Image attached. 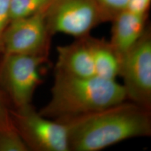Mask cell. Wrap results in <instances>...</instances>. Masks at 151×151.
<instances>
[{"instance_id":"6da1fadb","label":"cell","mask_w":151,"mask_h":151,"mask_svg":"<svg viewBox=\"0 0 151 151\" xmlns=\"http://www.w3.org/2000/svg\"><path fill=\"white\" fill-rule=\"evenodd\" d=\"M55 120L67 128L69 151H98L126 139L151 135L150 110L127 100Z\"/></svg>"},{"instance_id":"7a4b0ae2","label":"cell","mask_w":151,"mask_h":151,"mask_svg":"<svg viewBox=\"0 0 151 151\" xmlns=\"http://www.w3.org/2000/svg\"><path fill=\"white\" fill-rule=\"evenodd\" d=\"M127 100L123 86L101 77H78L55 70L51 98L39 111L52 120L101 110Z\"/></svg>"},{"instance_id":"3957f363","label":"cell","mask_w":151,"mask_h":151,"mask_svg":"<svg viewBox=\"0 0 151 151\" xmlns=\"http://www.w3.org/2000/svg\"><path fill=\"white\" fill-rule=\"evenodd\" d=\"M48 56L4 55L0 64V82L16 109L30 105L37 88L42 82L40 69Z\"/></svg>"},{"instance_id":"277c9868","label":"cell","mask_w":151,"mask_h":151,"mask_svg":"<svg viewBox=\"0 0 151 151\" xmlns=\"http://www.w3.org/2000/svg\"><path fill=\"white\" fill-rule=\"evenodd\" d=\"M9 111L15 128L29 150L69 151L64 124L43 116L32 104Z\"/></svg>"},{"instance_id":"5b68a950","label":"cell","mask_w":151,"mask_h":151,"mask_svg":"<svg viewBox=\"0 0 151 151\" xmlns=\"http://www.w3.org/2000/svg\"><path fill=\"white\" fill-rule=\"evenodd\" d=\"M127 100L151 110V32L146 30L120 60Z\"/></svg>"},{"instance_id":"8992f818","label":"cell","mask_w":151,"mask_h":151,"mask_svg":"<svg viewBox=\"0 0 151 151\" xmlns=\"http://www.w3.org/2000/svg\"><path fill=\"white\" fill-rule=\"evenodd\" d=\"M45 14L52 36L63 33L77 39L103 22L96 0H50Z\"/></svg>"},{"instance_id":"52a82bcc","label":"cell","mask_w":151,"mask_h":151,"mask_svg":"<svg viewBox=\"0 0 151 151\" xmlns=\"http://www.w3.org/2000/svg\"><path fill=\"white\" fill-rule=\"evenodd\" d=\"M45 11L11 20L3 36L4 55L48 56L52 35L47 27Z\"/></svg>"},{"instance_id":"ba28073f","label":"cell","mask_w":151,"mask_h":151,"mask_svg":"<svg viewBox=\"0 0 151 151\" xmlns=\"http://www.w3.org/2000/svg\"><path fill=\"white\" fill-rule=\"evenodd\" d=\"M88 36L77 38L70 44L57 47L58 60L55 70L78 77L97 76Z\"/></svg>"},{"instance_id":"9c48e42d","label":"cell","mask_w":151,"mask_h":151,"mask_svg":"<svg viewBox=\"0 0 151 151\" xmlns=\"http://www.w3.org/2000/svg\"><path fill=\"white\" fill-rule=\"evenodd\" d=\"M148 15H137L125 10L112 20L111 43L121 60L146 30Z\"/></svg>"},{"instance_id":"30bf717a","label":"cell","mask_w":151,"mask_h":151,"mask_svg":"<svg viewBox=\"0 0 151 151\" xmlns=\"http://www.w3.org/2000/svg\"><path fill=\"white\" fill-rule=\"evenodd\" d=\"M96 75L107 80L116 81L119 76L120 60L111 43L105 39L88 36Z\"/></svg>"},{"instance_id":"8fae6325","label":"cell","mask_w":151,"mask_h":151,"mask_svg":"<svg viewBox=\"0 0 151 151\" xmlns=\"http://www.w3.org/2000/svg\"><path fill=\"white\" fill-rule=\"evenodd\" d=\"M50 0H10V19L25 18L46 10Z\"/></svg>"},{"instance_id":"7c38bea8","label":"cell","mask_w":151,"mask_h":151,"mask_svg":"<svg viewBox=\"0 0 151 151\" xmlns=\"http://www.w3.org/2000/svg\"><path fill=\"white\" fill-rule=\"evenodd\" d=\"M29 150L15 127L0 130V151Z\"/></svg>"},{"instance_id":"4fadbf2b","label":"cell","mask_w":151,"mask_h":151,"mask_svg":"<svg viewBox=\"0 0 151 151\" xmlns=\"http://www.w3.org/2000/svg\"><path fill=\"white\" fill-rule=\"evenodd\" d=\"M103 22H111L127 9L129 0H96Z\"/></svg>"},{"instance_id":"5bb4252c","label":"cell","mask_w":151,"mask_h":151,"mask_svg":"<svg viewBox=\"0 0 151 151\" xmlns=\"http://www.w3.org/2000/svg\"><path fill=\"white\" fill-rule=\"evenodd\" d=\"M10 21V0H0V53H2L4 34Z\"/></svg>"},{"instance_id":"9a60e30c","label":"cell","mask_w":151,"mask_h":151,"mask_svg":"<svg viewBox=\"0 0 151 151\" xmlns=\"http://www.w3.org/2000/svg\"><path fill=\"white\" fill-rule=\"evenodd\" d=\"M151 0H129L126 10L137 15H148Z\"/></svg>"},{"instance_id":"2e32d148","label":"cell","mask_w":151,"mask_h":151,"mask_svg":"<svg viewBox=\"0 0 151 151\" xmlns=\"http://www.w3.org/2000/svg\"><path fill=\"white\" fill-rule=\"evenodd\" d=\"M9 111L10 109L7 108L4 99L0 93V130L14 127Z\"/></svg>"}]
</instances>
